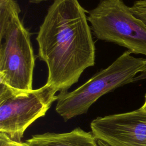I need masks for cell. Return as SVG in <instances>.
<instances>
[{
  "instance_id": "obj_1",
  "label": "cell",
  "mask_w": 146,
  "mask_h": 146,
  "mask_svg": "<svg viewBox=\"0 0 146 146\" xmlns=\"http://www.w3.org/2000/svg\"><path fill=\"white\" fill-rule=\"evenodd\" d=\"M86 10L78 0H54L40 26L38 56L48 68L47 84L67 91L95 61Z\"/></svg>"
},
{
  "instance_id": "obj_2",
  "label": "cell",
  "mask_w": 146,
  "mask_h": 146,
  "mask_svg": "<svg viewBox=\"0 0 146 146\" xmlns=\"http://www.w3.org/2000/svg\"><path fill=\"white\" fill-rule=\"evenodd\" d=\"M15 0H0V83L20 91L33 89L35 56L30 33Z\"/></svg>"
},
{
  "instance_id": "obj_3",
  "label": "cell",
  "mask_w": 146,
  "mask_h": 146,
  "mask_svg": "<svg viewBox=\"0 0 146 146\" xmlns=\"http://www.w3.org/2000/svg\"><path fill=\"white\" fill-rule=\"evenodd\" d=\"M146 59L135 58L128 50L111 65L101 70L72 91L57 95L56 112L64 121L86 113L102 96L125 84L133 82L141 72Z\"/></svg>"
},
{
  "instance_id": "obj_4",
  "label": "cell",
  "mask_w": 146,
  "mask_h": 146,
  "mask_svg": "<svg viewBox=\"0 0 146 146\" xmlns=\"http://www.w3.org/2000/svg\"><path fill=\"white\" fill-rule=\"evenodd\" d=\"M88 13V21L97 39L146 55V26L122 0H100Z\"/></svg>"
},
{
  "instance_id": "obj_5",
  "label": "cell",
  "mask_w": 146,
  "mask_h": 146,
  "mask_svg": "<svg viewBox=\"0 0 146 146\" xmlns=\"http://www.w3.org/2000/svg\"><path fill=\"white\" fill-rule=\"evenodd\" d=\"M56 92L47 83L38 89L20 91L0 83V132L21 141L29 126L44 116L57 100Z\"/></svg>"
},
{
  "instance_id": "obj_6",
  "label": "cell",
  "mask_w": 146,
  "mask_h": 146,
  "mask_svg": "<svg viewBox=\"0 0 146 146\" xmlns=\"http://www.w3.org/2000/svg\"><path fill=\"white\" fill-rule=\"evenodd\" d=\"M90 127L98 140L109 146H146V111L98 117Z\"/></svg>"
},
{
  "instance_id": "obj_7",
  "label": "cell",
  "mask_w": 146,
  "mask_h": 146,
  "mask_svg": "<svg viewBox=\"0 0 146 146\" xmlns=\"http://www.w3.org/2000/svg\"><path fill=\"white\" fill-rule=\"evenodd\" d=\"M25 143L27 146H99L98 139L92 132L80 128L65 133L35 135Z\"/></svg>"
},
{
  "instance_id": "obj_8",
  "label": "cell",
  "mask_w": 146,
  "mask_h": 146,
  "mask_svg": "<svg viewBox=\"0 0 146 146\" xmlns=\"http://www.w3.org/2000/svg\"><path fill=\"white\" fill-rule=\"evenodd\" d=\"M130 8L134 15L146 26V0L136 1Z\"/></svg>"
},
{
  "instance_id": "obj_9",
  "label": "cell",
  "mask_w": 146,
  "mask_h": 146,
  "mask_svg": "<svg viewBox=\"0 0 146 146\" xmlns=\"http://www.w3.org/2000/svg\"><path fill=\"white\" fill-rule=\"evenodd\" d=\"M0 146H27V145L25 142L14 141L5 133L0 132Z\"/></svg>"
},
{
  "instance_id": "obj_10",
  "label": "cell",
  "mask_w": 146,
  "mask_h": 146,
  "mask_svg": "<svg viewBox=\"0 0 146 146\" xmlns=\"http://www.w3.org/2000/svg\"><path fill=\"white\" fill-rule=\"evenodd\" d=\"M144 79H146V63L144 65L141 72H140V74L137 76H136V77L134 78L133 82L144 80Z\"/></svg>"
},
{
  "instance_id": "obj_11",
  "label": "cell",
  "mask_w": 146,
  "mask_h": 146,
  "mask_svg": "<svg viewBox=\"0 0 146 146\" xmlns=\"http://www.w3.org/2000/svg\"><path fill=\"white\" fill-rule=\"evenodd\" d=\"M98 143L99 146H109L105 142H104L102 140H98Z\"/></svg>"
},
{
  "instance_id": "obj_12",
  "label": "cell",
  "mask_w": 146,
  "mask_h": 146,
  "mask_svg": "<svg viewBox=\"0 0 146 146\" xmlns=\"http://www.w3.org/2000/svg\"><path fill=\"white\" fill-rule=\"evenodd\" d=\"M140 108L144 111H146V95L145 96V102L143 105L140 107Z\"/></svg>"
},
{
  "instance_id": "obj_13",
  "label": "cell",
  "mask_w": 146,
  "mask_h": 146,
  "mask_svg": "<svg viewBox=\"0 0 146 146\" xmlns=\"http://www.w3.org/2000/svg\"><path fill=\"white\" fill-rule=\"evenodd\" d=\"M43 1H47V0H30L31 2H35V3H38V2Z\"/></svg>"
}]
</instances>
